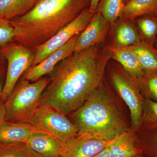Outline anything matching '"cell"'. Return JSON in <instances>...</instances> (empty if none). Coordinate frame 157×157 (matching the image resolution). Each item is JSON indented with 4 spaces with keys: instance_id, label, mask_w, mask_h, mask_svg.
I'll return each instance as SVG.
<instances>
[{
    "instance_id": "obj_28",
    "label": "cell",
    "mask_w": 157,
    "mask_h": 157,
    "mask_svg": "<svg viewBox=\"0 0 157 157\" xmlns=\"http://www.w3.org/2000/svg\"><path fill=\"white\" fill-rule=\"evenodd\" d=\"M108 146L102 151L91 157H110L109 149Z\"/></svg>"
},
{
    "instance_id": "obj_14",
    "label": "cell",
    "mask_w": 157,
    "mask_h": 157,
    "mask_svg": "<svg viewBox=\"0 0 157 157\" xmlns=\"http://www.w3.org/2000/svg\"><path fill=\"white\" fill-rule=\"evenodd\" d=\"M26 144L43 157H61L66 148V145L59 140L45 133L33 134Z\"/></svg>"
},
{
    "instance_id": "obj_1",
    "label": "cell",
    "mask_w": 157,
    "mask_h": 157,
    "mask_svg": "<svg viewBox=\"0 0 157 157\" xmlns=\"http://www.w3.org/2000/svg\"><path fill=\"white\" fill-rule=\"evenodd\" d=\"M111 58L110 51L101 44L73 52L52 70L39 105L65 115L75 111L103 84L105 68Z\"/></svg>"
},
{
    "instance_id": "obj_10",
    "label": "cell",
    "mask_w": 157,
    "mask_h": 157,
    "mask_svg": "<svg viewBox=\"0 0 157 157\" xmlns=\"http://www.w3.org/2000/svg\"><path fill=\"white\" fill-rule=\"evenodd\" d=\"M112 26L100 12L96 11L86 27L79 34L74 52L101 44Z\"/></svg>"
},
{
    "instance_id": "obj_35",
    "label": "cell",
    "mask_w": 157,
    "mask_h": 157,
    "mask_svg": "<svg viewBox=\"0 0 157 157\" xmlns=\"http://www.w3.org/2000/svg\"></svg>"
},
{
    "instance_id": "obj_17",
    "label": "cell",
    "mask_w": 157,
    "mask_h": 157,
    "mask_svg": "<svg viewBox=\"0 0 157 157\" xmlns=\"http://www.w3.org/2000/svg\"><path fill=\"white\" fill-rule=\"evenodd\" d=\"M113 37L114 45L112 46L114 47H128L144 42L135 26L128 21L121 20L118 23Z\"/></svg>"
},
{
    "instance_id": "obj_34",
    "label": "cell",
    "mask_w": 157,
    "mask_h": 157,
    "mask_svg": "<svg viewBox=\"0 0 157 157\" xmlns=\"http://www.w3.org/2000/svg\"><path fill=\"white\" fill-rule=\"evenodd\" d=\"M156 52H157V49H156Z\"/></svg>"
},
{
    "instance_id": "obj_7",
    "label": "cell",
    "mask_w": 157,
    "mask_h": 157,
    "mask_svg": "<svg viewBox=\"0 0 157 157\" xmlns=\"http://www.w3.org/2000/svg\"><path fill=\"white\" fill-rule=\"evenodd\" d=\"M111 77L116 90L130 109L132 126L135 128H140L144 98L137 80L123 68L113 70Z\"/></svg>"
},
{
    "instance_id": "obj_20",
    "label": "cell",
    "mask_w": 157,
    "mask_h": 157,
    "mask_svg": "<svg viewBox=\"0 0 157 157\" xmlns=\"http://www.w3.org/2000/svg\"><path fill=\"white\" fill-rule=\"evenodd\" d=\"M0 157H43L25 143L0 141Z\"/></svg>"
},
{
    "instance_id": "obj_5",
    "label": "cell",
    "mask_w": 157,
    "mask_h": 157,
    "mask_svg": "<svg viewBox=\"0 0 157 157\" xmlns=\"http://www.w3.org/2000/svg\"><path fill=\"white\" fill-rule=\"evenodd\" d=\"M19 121L30 124L45 131L66 146L78 135V129L66 115L45 105H39Z\"/></svg>"
},
{
    "instance_id": "obj_18",
    "label": "cell",
    "mask_w": 157,
    "mask_h": 157,
    "mask_svg": "<svg viewBox=\"0 0 157 157\" xmlns=\"http://www.w3.org/2000/svg\"><path fill=\"white\" fill-rule=\"evenodd\" d=\"M38 0H0V18L11 21L24 15L35 6Z\"/></svg>"
},
{
    "instance_id": "obj_3",
    "label": "cell",
    "mask_w": 157,
    "mask_h": 157,
    "mask_svg": "<svg viewBox=\"0 0 157 157\" xmlns=\"http://www.w3.org/2000/svg\"><path fill=\"white\" fill-rule=\"evenodd\" d=\"M78 136L108 141L127 130L126 123L103 84L71 115Z\"/></svg>"
},
{
    "instance_id": "obj_27",
    "label": "cell",
    "mask_w": 157,
    "mask_h": 157,
    "mask_svg": "<svg viewBox=\"0 0 157 157\" xmlns=\"http://www.w3.org/2000/svg\"><path fill=\"white\" fill-rule=\"evenodd\" d=\"M6 121L5 104H0V125Z\"/></svg>"
},
{
    "instance_id": "obj_32",
    "label": "cell",
    "mask_w": 157,
    "mask_h": 157,
    "mask_svg": "<svg viewBox=\"0 0 157 157\" xmlns=\"http://www.w3.org/2000/svg\"><path fill=\"white\" fill-rule=\"evenodd\" d=\"M130 1H131V0H123V2L124 4L125 5L128 2H130Z\"/></svg>"
},
{
    "instance_id": "obj_12",
    "label": "cell",
    "mask_w": 157,
    "mask_h": 157,
    "mask_svg": "<svg viewBox=\"0 0 157 157\" xmlns=\"http://www.w3.org/2000/svg\"><path fill=\"white\" fill-rule=\"evenodd\" d=\"M113 140L103 141L77 136L66 145L61 157H91L106 148Z\"/></svg>"
},
{
    "instance_id": "obj_6",
    "label": "cell",
    "mask_w": 157,
    "mask_h": 157,
    "mask_svg": "<svg viewBox=\"0 0 157 157\" xmlns=\"http://www.w3.org/2000/svg\"><path fill=\"white\" fill-rule=\"evenodd\" d=\"M1 50L8 64L6 82L0 95L2 100L6 101L20 77L33 64L35 52L12 42L1 47Z\"/></svg>"
},
{
    "instance_id": "obj_31",
    "label": "cell",
    "mask_w": 157,
    "mask_h": 157,
    "mask_svg": "<svg viewBox=\"0 0 157 157\" xmlns=\"http://www.w3.org/2000/svg\"><path fill=\"white\" fill-rule=\"evenodd\" d=\"M154 16L155 17L157 21V14L155 15V16ZM155 48L157 49V37L156 39L155 42Z\"/></svg>"
},
{
    "instance_id": "obj_25",
    "label": "cell",
    "mask_w": 157,
    "mask_h": 157,
    "mask_svg": "<svg viewBox=\"0 0 157 157\" xmlns=\"http://www.w3.org/2000/svg\"><path fill=\"white\" fill-rule=\"evenodd\" d=\"M14 28L11 21L0 18V47L13 41Z\"/></svg>"
},
{
    "instance_id": "obj_15",
    "label": "cell",
    "mask_w": 157,
    "mask_h": 157,
    "mask_svg": "<svg viewBox=\"0 0 157 157\" xmlns=\"http://www.w3.org/2000/svg\"><path fill=\"white\" fill-rule=\"evenodd\" d=\"M107 47L112 53V58L118 62L129 75L137 79L143 75L144 71L131 46L116 47L110 46Z\"/></svg>"
},
{
    "instance_id": "obj_33",
    "label": "cell",
    "mask_w": 157,
    "mask_h": 157,
    "mask_svg": "<svg viewBox=\"0 0 157 157\" xmlns=\"http://www.w3.org/2000/svg\"><path fill=\"white\" fill-rule=\"evenodd\" d=\"M1 93H2V92H1V87H0V95H1Z\"/></svg>"
},
{
    "instance_id": "obj_29",
    "label": "cell",
    "mask_w": 157,
    "mask_h": 157,
    "mask_svg": "<svg viewBox=\"0 0 157 157\" xmlns=\"http://www.w3.org/2000/svg\"><path fill=\"white\" fill-rule=\"evenodd\" d=\"M90 6L89 7L90 10L92 12L95 13L97 10V8L98 6L99 2L101 0H90Z\"/></svg>"
},
{
    "instance_id": "obj_16",
    "label": "cell",
    "mask_w": 157,
    "mask_h": 157,
    "mask_svg": "<svg viewBox=\"0 0 157 157\" xmlns=\"http://www.w3.org/2000/svg\"><path fill=\"white\" fill-rule=\"evenodd\" d=\"M157 13V0H131L124 6L119 16L121 20L132 21L146 15Z\"/></svg>"
},
{
    "instance_id": "obj_22",
    "label": "cell",
    "mask_w": 157,
    "mask_h": 157,
    "mask_svg": "<svg viewBox=\"0 0 157 157\" xmlns=\"http://www.w3.org/2000/svg\"><path fill=\"white\" fill-rule=\"evenodd\" d=\"M136 80L144 98L157 101V71L144 72Z\"/></svg>"
},
{
    "instance_id": "obj_21",
    "label": "cell",
    "mask_w": 157,
    "mask_h": 157,
    "mask_svg": "<svg viewBox=\"0 0 157 157\" xmlns=\"http://www.w3.org/2000/svg\"><path fill=\"white\" fill-rule=\"evenodd\" d=\"M137 27L145 43L154 46L157 37V21L154 15L142 16L137 20Z\"/></svg>"
},
{
    "instance_id": "obj_36",
    "label": "cell",
    "mask_w": 157,
    "mask_h": 157,
    "mask_svg": "<svg viewBox=\"0 0 157 157\" xmlns=\"http://www.w3.org/2000/svg\"></svg>"
},
{
    "instance_id": "obj_2",
    "label": "cell",
    "mask_w": 157,
    "mask_h": 157,
    "mask_svg": "<svg viewBox=\"0 0 157 157\" xmlns=\"http://www.w3.org/2000/svg\"><path fill=\"white\" fill-rule=\"evenodd\" d=\"M90 3V0H38L29 12L11 21L13 41L35 52L89 8Z\"/></svg>"
},
{
    "instance_id": "obj_9",
    "label": "cell",
    "mask_w": 157,
    "mask_h": 157,
    "mask_svg": "<svg viewBox=\"0 0 157 157\" xmlns=\"http://www.w3.org/2000/svg\"><path fill=\"white\" fill-rule=\"evenodd\" d=\"M79 35L74 36L66 45L51 54L38 64L30 67L23 74L22 78L34 82L44 75L51 73L60 62L75 52Z\"/></svg>"
},
{
    "instance_id": "obj_24",
    "label": "cell",
    "mask_w": 157,
    "mask_h": 157,
    "mask_svg": "<svg viewBox=\"0 0 157 157\" xmlns=\"http://www.w3.org/2000/svg\"><path fill=\"white\" fill-rule=\"evenodd\" d=\"M140 128L144 131L157 130V101L144 98Z\"/></svg>"
},
{
    "instance_id": "obj_11",
    "label": "cell",
    "mask_w": 157,
    "mask_h": 157,
    "mask_svg": "<svg viewBox=\"0 0 157 157\" xmlns=\"http://www.w3.org/2000/svg\"><path fill=\"white\" fill-rule=\"evenodd\" d=\"M38 133L48 134L45 131L28 123L19 121H5L0 125V141L26 143L31 135Z\"/></svg>"
},
{
    "instance_id": "obj_19",
    "label": "cell",
    "mask_w": 157,
    "mask_h": 157,
    "mask_svg": "<svg viewBox=\"0 0 157 157\" xmlns=\"http://www.w3.org/2000/svg\"><path fill=\"white\" fill-rule=\"evenodd\" d=\"M131 47L135 52L140 67L144 72L157 71V53L154 47L145 42Z\"/></svg>"
},
{
    "instance_id": "obj_30",
    "label": "cell",
    "mask_w": 157,
    "mask_h": 157,
    "mask_svg": "<svg viewBox=\"0 0 157 157\" xmlns=\"http://www.w3.org/2000/svg\"><path fill=\"white\" fill-rule=\"evenodd\" d=\"M5 60H6V59H5V57L3 55L2 50H1V47H0V72H1L2 69L3 61Z\"/></svg>"
},
{
    "instance_id": "obj_13",
    "label": "cell",
    "mask_w": 157,
    "mask_h": 157,
    "mask_svg": "<svg viewBox=\"0 0 157 157\" xmlns=\"http://www.w3.org/2000/svg\"><path fill=\"white\" fill-rule=\"evenodd\" d=\"M110 157H137L142 150L134 132L127 129L108 145Z\"/></svg>"
},
{
    "instance_id": "obj_8",
    "label": "cell",
    "mask_w": 157,
    "mask_h": 157,
    "mask_svg": "<svg viewBox=\"0 0 157 157\" xmlns=\"http://www.w3.org/2000/svg\"><path fill=\"white\" fill-rule=\"evenodd\" d=\"M94 13L90 10L89 7L85 9L73 21L37 48L35 51L31 67L38 64L51 54L66 45L74 36L81 33L89 24Z\"/></svg>"
},
{
    "instance_id": "obj_26",
    "label": "cell",
    "mask_w": 157,
    "mask_h": 157,
    "mask_svg": "<svg viewBox=\"0 0 157 157\" xmlns=\"http://www.w3.org/2000/svg\"><path fill=\"white\" fill-rule=\"evenodd\" d=\"M141 131V134H142L143 136L154 141L157 146V129L150 131Z\"/></svg>"
},
{
    "instance_id": "obj_4",
    "label": "cell",
    "mask_w": 157,
    "mask_h": 157,
    "mask_svg": "<svg viewBox=\"0 0 157 157\" xmlns=\"http://www.w3.org/2000/svg\"><path fill=\"white\" fill-rule=\"evenodd\" d=\"M48 82L47 78L33 83L21 78L5 102L6 121H20L36 109Z\"/></svg>"
},
{
    "instance_id": "obj_23",
    "label": "cell",
    "mask_w": 157,
    "mask_h": 157,
    "mask_svg": "<svg viewBox=\"0 0 157 157\" xmlns=\"http://www.w3.org/2000/svg\"><path fill=\"white\" fill-rule=\"evenodd\" d=\"M124 6L123 0H101L96 11L113 26L119 17Z\"/></svg>"
}]
</instances>
